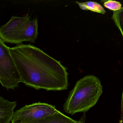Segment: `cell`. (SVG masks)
I'll return each mask as SVG.
<instances>
[{"instance_id":"1","label":"cell","mask_w":123,"mask_h":123,"mask_svg":"<svg viewBox=\"0 0 123 123\" xmlns=\"http://www.w3.org/2000/svg\"><path fill=\"white\" fill-rule=\"evenodd\" d=\"M9 51L25 85L38 90L68 89V73L60 61L32 45L19 44L9 48Z\"/></svg>"},{"instance_id":"2","label":"cell","mask_w":123,"mask_h":123,"mask_svg":"<svg viewBox=\"0 0 123 123\" xmlns=\"http://www.w3.org/2000/svg\"><path fill=\"white\" fill-rule=\"evenodd\" d=\"M102 93L100 79L93 75L86 76L79 80L69 92L64 110L71 115L86 112L95 105Z\"/></svg>"},{"instance_id":"3","label":"cell","mask_w":123,"mask_h":123,"mask_svg":"<svg viewBox=\"0 0 123 123\" xmlns=\"http://www.w3.org/2000/svg\"><path fill=\"white\" fill-rule=\"evenodd\" d=\"M37 18L31 20L27 14L22 17L12 16L0 26V39L4 43L19 45L25 41L34 43L38 35Z\"/></svg>"},{"instance_id":"4","label":"cell","mask_w":123,"mask_h":123,"mask_svg":"<svg viewBox=\"0 0 123 123\" xmlns=\"http://www.w3.org/2000/svg\"><path fill=\"white\" fill-rule=\"evenodd\" d=\"M21 80L9 51L0 39V83L7 90L14 89Z\"/></svg>"},{"instance_id":"5","label":"cell","mask_w":123,"mask_h":123,"mask_svg":"<svg viewBox=\"0 0 123 123\" xmlns=\"http://www.w3.org/2000/svg\"><path fill=\"white\" fill-rule=\"evenodd\" d=\"M54 106L44 103H36L25 105L14 112L11 123H31L56 113Z\"/></svg>"},{"instance_id":"6","label":"cell","mask_w":123,"mask_h":123,"mask_svg":"<svg viewBox=\"0 0 123 123\" xmlns=\"http://www.w3.org/2000/svg\"><path fill=\"white\" fill-rule=\"evenodd\" d=\"M16 101L11 102L0 96V123H10L16 106Z\"/></svg>"},{"instance_id":"7","label":"cell","mask_w":123,"mask_h":123,"mask_svg":"<svg viewBox=\"0 0 123 123\" xmlns=\"http://www.w3.org/2000/svg\"><path fill=\"white\" fill-rule=\"evenodd\" d=\"M85 115H84L79 120H74L58 111L53 115L31 123H85Z\"/></svg>"},{"instance_id":"8","label":"cell","mask_w":123,"mask_h":123,"mask_svg":"<svg viewBox=\"0 0 123 123\" xmlns=\"http://www.w3.org/2000/svg\"><path fill=\"white\" fill-rule=\"evenodd\" d=\"M76 3L79 5L81 9L86 11H92L93 12H97L100 13L105 14L106 11L100 4L95 1H87V2H80L76 1Z\"/></svg>"},{"instance_id":"9","label":"cell","mask_w":123,"mask_h":123,"mask_svg":"<svg viewBox=\"0 0 123 123\" xmlns=\"http://www.w3.org/2000/svg\"><path fill=\"white\" fill-rule=\"evenodd\" d=\"M123 38V7L118 11H113L112 17Z\"/></svg>"},{"instance_id":"10","label":"cell","mask_w":123,"mask_h":123,"mask_svg":"<svg viewBox=\"0 0 123 123\" xmlns=\"http://www.w3.org/2000/svg\"><path fill=\"white\" fill-rule=\"evenodd\" d=\"M103 6L113 11H118L122 8L120 2L111 0L104 1Z\"/></svg>"},{"instance_id":"11","label":"cell","mask_w":123,"mask_h":123,"mask_svg":"<svg viewBox=\"0 0 123 123\" xmlns=\"http://www.w3.org/2000/svg\"><path fill=\"white\" fill-rule=\"evenodd\" d=\"M121 115L123 116V89L121 100Z\"/></svg>"}]
</instances>
